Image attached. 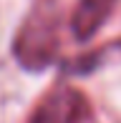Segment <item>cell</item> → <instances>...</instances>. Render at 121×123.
<instances>
[{"label": "cell", "instance_id": "cell-1", "mask_svg": "<svg viewBox=\"0 0 121 123\" xmlns=\"http://www.w3.org/2000/svg\"><path fill=\"white\" fill-rule=\"evenodd\" d=\"M56 50H58L56 15L46 13V8H38L25 20V25L20 28L18 38H15V58L25 68L40 70L53 63Z\"/></svg>", "mask_w": 121, "mask_h": 123}, {"label": "cell", "instance_id": "cell-2", "mask_svg": "<svg viewBox=\"0 0 121 123\" xmlns=\"http://www.w3.org/2000/svg\"><path fill=\"white\" fill-rule=\"evenodd\" d=\"M88 113L86 98L76 88L58 86L38 103L30 123H81Z\"/></svg>", "mask_w": 121, "mask_h": 123}, {"label": "cell", "instance_id": "cell-3", "mask_svg": "<svg viewBox=\"0 0 121 123\" xmlns=\"http://www.w3.org/2000/svg\"><path fill=\"white\" fill-rule=\"evenodd\" d=\"M116 0H78V8L71 20V30L78 40H88L93 33L98 30L106 18L111 15Z\"/></svg>", "mask_w": 121, "mask_h": 123}]
</instances>
